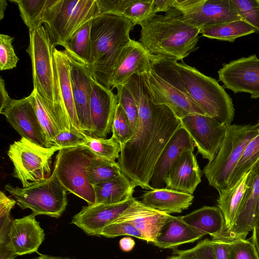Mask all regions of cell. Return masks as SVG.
Returning a JSON list of instances; mask_svg holds the SVG:
<instances>
[{
    "instance_id": "cell-1",
    "label": "cell",
    "mask_w": 259,
    "mask_h": 259,
    "mask_svg": "<svg viewBox=\"0 0 259 259\" xmlns=\"http://www.w3.org/2000/svg\"><path fill=\"white\" fill-rule=\"evenodd\" d=\"M137 104L139 117L134 134L121 147L117 163L122 173L136 186L152 190L150 182L155 164L181 120L166 105L152 101L142 74L124 84Z\"/></svg>"
},
{
    "instance_id": "cell-2",
    "label": "cell",
    "mask_w": 259,
    "mask_h": 259,
    "mask_svg": "<svg viewBox=\"0 0 259 259\" xmlns=\"http://www.w3.org/2000/svg\"><path fill=\"white\" fill-rule=\"evenodd\" d=\"M139 42L151 54L181 60L198 47L200 29L189 24L182 12L172 8L156 14L140 24Z\"/></svg>"
},
{
    "instance_id": "cell-3",
    "label": "cell",
    "mask_w": 259,
    "mask_h": 259,
    "mask_svg": "<svg viewBox=\"0 0 259 259\" xmlns=\"http://www.w3.org/2000/svg\"><path fill=\"white\" fill-rule=\"evenodd\" d=\"M136 25L123 17L99 15L92 20V57L89 67L94 78L111 89L113 72L119 57L132 40L130 32Z\"/></svg>"
},
{
    "instance_id": "cell-4",
    "label": "cell",
    "mask_w": 259,
    "mask_h": 259,
    "mask_svg": "<svg viewBox=\"0 0 259 259\" xmlns=\"http://www.w3.org/2000/svg\"><path fill=\"white\" fill-rule=\"evenodd\" d=\"M175 61L154 55L150 69L142 74L152 101L167 106L180 120L190 114L205 115L188 93Z\"/></svg>"
},
{
    "instance_id": "cell-5",
    "label": "cell",
    "mask_w": 259,
    "mask_h": 259,
    "mask_svg": "<svg viewBox=\"0 0 259 259\" xmlns=\"http://www.w3.org/2000/svg\"><path fill=\"white\" fill-rule=\"evenodd\" d=\"M26 49L31 62L33 89L46 103L61 132H76L66 121L61 110L57 93L53 52L55 46L42 25L29 30Z\"/></svg>"
},
{
    "instance_id": "cell-6",
    "label": "cell",
    "mask_w": 259,
    "mask_h": 259,
    "mask_svg": "<svg viewBox=\"0 0 259 259\" xmlns=\"http://www.w3.org/2000/svg\"><path fill=\"white\" fill-rule=\"evenodd\" d=\"M185 88L205 115L226 125L235 115L233 101L218 81L182 61L175 62Z\"/></svg>"
},
{
    "instance_id": "cell-7",
    "label": "cell",
    "mask_w": 259,
    "mask_h": 259,
    "mask_svg": "<svg viewBox=\"0 0 259 259\" xmlns=\"http://www.w3.org/2000/svg\"><path fill=\"white\" fill-rule=\"evenodd\" d=\"M258 133L255 124L227 125L218 153L203 169L209 185L219 191L229 187L232 174L244 149Z\"/></svg>"
},
{
    "instance_id": "cell-8",
    "label": "cell",
    "mask_w": 259,
    "mask_h": 259,
    "mask_svg": "<svg viewBox=\"0 0 259 259\" xmlns=\"http://www.w3.org/2000/svg\"><path fill=\"white\" fill-rule=\"evenodd\" d=\"M98 15L96 0H53L44 23L54 46L65 48L83 25Z\"/></svg>"
},
{
    "instance_id": "cell-9",
    "label": "cell",
    "mask_w": 259,
    "mask_h": 259,
    "mask_svg": "<svg viewBox=\"0 0 259 259\" xmlns=\"http://www.w3.org/2000/svg\"><path fill=\"white\" fill-rule=\"evenodd\" d=\"M5 189L14 197L21 208H29L35 215L58 218L68 203L67 191L59 181L54 170L49 178L31 183L26 187L7 184Z\"/></svg>"
},
{
    "instance_id": "cell-10",
    "label": "cell",
    "mask_w": 259,
    "mask_h": 259,
    "mask_svg": "<svg viewBox=\"0 0 259 259\" xmlns=\"http://www.w3.org/2000/svg\"><path fill=\"white\" fill-rule=\"evenodd\" d=\"M94 156L83 146L63 149L56 155L53 169L66 190L85 201L88 205L96 202L94 189L88 176Z\"/></svg>"
},
{
    "instance_id": "cell-11",
    "label": "cell",
    "mask_w": 259,
    "mask_h": 259,
    "mask_svg": "<svg viewBox=\"0 0 259 259\" xmlns=\"http://www.w3.org/2000/svg\"><path fill=\"white\" fill-rule=\"evenodd\" d=\"M61 150L57 146L47 148L22 138L10 145L8 155L14 165L13 176L23 187L41 181L52 175V157Z\"/></svg>"
},
{
    "instance_id": "cell-12",
    "label": "cell",
    "mask_w": 259,
    "mask_h": 259,
    "mask_svg": "<svg viewBox=\"0 0 259 259\" xmlns=\"http://www.w3.org/2000/svg\"><path fill=\"white\" fill-rule=\"evenodd\" d=\"M174 8L200 30L204 27L242 20L233 0H175Z\"/></svg>"
},
{
    "instance_id": "cell-13",
    "label": "cell",
    "mask_w": 259,
    "mask_h": 259,
    "mask_svg": "<svg viewBox=\"0 0 259 259\" xmlns=\"http://www.w3.org/2000/svg\"><path fill=\"white\" fill-rule=\"evenodd\" d=\"M181 126L190 135L197 152L211 161L218 153L225 137L227 126L213 117L190 114L180 119Z\"/></svg>"
},
{
    "instance_id": "cell-14",
    "label": "cell",
    "mask_w": 259,
    "mask_h": 259,
    "mask_svg": "<svg viewBox=\"0 0 259 259\" xmlns=\"http://www.w3.org/2000/svg\"><path fill=\"white\" fill-rule=\"evenodd\" d=\"M225 88L234 93H246L259 98V59L255 54L224 64L218 71Z\"/></svg>"
},
{
    "instance_id": "cell-15",
    "label": "cell",
    "mask_w": 259,
    "mask_h": 259,
    "mask_svg": "<svg viewBox=\"0 0 259 259\" xmlns=\"http://www.w3.org/2000/svg\"><path fill=\"white\" fill-rule=\"evenodd\" d=\"M0 113L22 138L42 147H52L27 97L21 99L11 98L1 106Z\"/></svg>"
},
{
    "instance_id": "cell-16",
    "label": "cell",
    "mask_w": 259,
    "mask_h": 259,
    "mask_svg": "<svg viewBox=\"0 0 259 259\" xmlns=\"http://www.w3.org/2000/svg\"><path fill=\"white\" fill-rule=\"evenodd\" d=\"M259 196V161L249 171V184L237 214L231 228L212 240L232 241L246 239L255 226L256 202Z\"/></svg>"
},
{
    "instance_id": "cell-17",
    "label": "cell",
    "mask_w": 259,
    "mask_h": 259,
    "mask_svg": "<svg viewBox=\"0 0 259 259\" xmlns=\"http://www.w3.org/2000/svg\"><path fill=\"white\" fill-rule=\"evenodd\" d=\"M117 104V96L112 90L93 78L90 102L92 137L106 138L110 133Z\"/></svg>"
},
{
    "instance_id": "cell-18",
    "label": "cell",
    "mask_w": 259,
    "mask_h": 259,
    "mask_svg": "<svg viewBox=\"0 0 259 259\" xmlns=\"http://www.w3.org/2000/svg\"><path fill=\"white\" fill-rule=\"evenodd\" d=\"M135 199L131 195L117 203L82 206L80 211L73 217L71 223L88 235L100 236L103 228L119 217Z\"/></svg>"
},
{
    "instance_id": "cell-19",
    "label": "cell",
    "mask_w": 259,
    "mask_h": 259,
    "mask_svg": "<svg viewBox=\"0 0 259 259\" xmlns=\"http://www.w3.org/2000/svg\"><path fill=\"white\" fill-rule=\"evenodd\" d=\"M53 56L57 97L61 110L71 127L76 131L82 132L73 98L70 59L65 50H59L55 48Z\"/></svg>"
},
{
    "instance_id": "cell-20",
    "label": "cell",
    "mask_w": 259,
    "mask_h": 259,
    "mask_svg": "<svg viewBox=\"0 0 259 259\" xmlns=\"http://www.w3.org/2000/svg\"><path fill=\"white\" fill-rule=\"evenodd\" d=\"M70 60L71 84L79 126L83 133L91 136L90 102L94 77L88 66Z\"/></svg>"
},
{
    "instance_id": "cell-21",
    "label": "cell",
    "mask_w": 259,
    "mask_h": 259,
    "mask_svg": "<svg viewBox=\"0 0 259 259\" xmlns=\"http://www.w3.org/2000/svg\"><path fill=\"white\" fill-rule=\"evenodd\" d=\"M154 56L139 41L132 39L123 49L115 65L111 80V90L124 85L133 75L149 71Z\"/></svg>"
},
{
    "instance_id": "cell-22",
    "label": "cell",
    "mask_w": 259,
    "mask_h": 259,
    "mask_svg": "<svg viewBox=\"0 0 259 259\" xmlns=\"http://www.w3.org/2000/svg\"><path fill=\"white\" fill-rule=\"evenodd\" d=\"M171 216L151 208L135 199L114 221L131 223L142 234L146 242L153 243Z\"/></svg>"
},
{
    "instance_id": "cell-23",
    "label": "cell",
    "mask_w": 259,
    "mask_h": 259,
    "mask_svg": "<svg viewBox=\"0 0 259 259\" xmlns=\"http://www.w3.org/2000/svg\"><path fill=\"white\" fill-rule=\"evenodd\" d=\"M33 213L12 221L10 234L11 248L17 255L37 252L45 239L44 230Z\"/></svg>"
},
{
    "instance_id": "cell-24",
    "label": "cell",
    "mask_w": 259,
    "mask_h": 259,
    "mask_svg": "<svg viewBox=\"0 0 259 259\" xmlns=\"http://www.w3.org/2000/svg\"><path fill=\"white\" fill-rule=\"evenodd\" d=\"M194 147L190 135L181 126L170 138L155 164L150 182L153 190L164 188V179L171 166L183 153L194 150Z\"/></svg>"
},
{
    "instance_id": "cell-25",
    "label": "cell",
    "mask_w": 259,
    "mask_h": 259,
    "mask_svg": "<svg viewBox=\"0 0 259 259\" xmlns=\"http://www.w3.org/2000/svg\"><path fill=\"white\" fill-rule=\"evenodd\" d=\"M201 177L194 150L187 151L169 169L164 179L165 188L193 195L201 181Z\"/></svg>"
},
{
    "instance_id": "cell-26",
    "label": "cell",
    "mask_w": 259,
    "mask_h": 259,
    "mask_svg": "<svg viewBox=\"0 0 259 259\" xmlns=\"http://www.w3.org/2000/svg\"><path fill=\"white\" fill-rule=\"evenodd\" d=\"M98 15H112L127 18L135 24L154 15V0H96Z\"/></svg>"
},
{
    "instance_id": "cell-27",
    "label": "cell",
    "mask_w": 259,
    "mask_h": 259,
    "mask_svg": "<svg viewBox=\"0 0 259 259\" xmlns=\"http://www.w3.org/2000/svg\"><path fill=\"white\" fill-rule=\"evenodd\" d=\"M141 202L145 205L167 214L181 213L192 204V194L167 189L148 190L143 193Z\"/></svg>"
},
{
    "instance_id": "cell-28",
    "label": "cell",
    "mask_w": 259,
    "mask_h": 259,
    "mask_svg": "<svg viewBox=\"0 0 259 259\" xmlns=\"http://www.w3.org/2000/svg\"><path fill=\"white\" fill-rule=\"evenodd\" d=\"M202 237L184 222L182 216L171 215L152 243L160 248L172 249L184 244L194 242Z\"/></svg>"
},
{
    "instance_id": "cell-29",
    "label": "cell",
    "mask_w": 259,
    "mask_h": 259,
    "mask_svg": "<svg viewBox=\"0 0 259 259\" xmlns=\"http://www.w3.org/2000/svg\"><path fill=\"white\" fill-rule=\"evenodd\" d=\"M182 218L202 237L209 235L214 238L222 233L225 227L224 218L218 206H204Z\"/></svg>"
},
{
    "instance_id": "cell-30",
    "label": "cell",
    "mask_w": 259,
    "mask_h": 259,
    "mask_svg": "<svg viewBox=\"0 0 259 259\" xmlns=\"http://www.w3.org/2000/svg\"><path fill=\"white\" fill-rule=\"evenodd\" d=\"M249 175V171L233 185L219 191L218 206L221 210L225 220V227L221 234L227 231L234 221L248 186Z\"/></svg>"
},
{
    "instance_id": "cell-31",
    "label": "cell",
    "mask_w": 259,
    "mask_h": 259,
    "mask_svg": "<svg viewBox=\"0 0 259 259\" xmlns=\"http://www.w3.org/2000/svg\"><path fill=\"white\" fill-rule=\"evenodd\" d=\"M136 186L123 173L118 177L93 186L95 204H111L122 202L133 194Z\"/></svg>"
},
{
    "instance_id": "cell-32",
    "label": "cell",
    "mask_w": 259,
    "mask_h": 259,
    "mask_svg": "<svg viewBox=\"0 0 259 259\" xmlns=\"http://www.w3.org/2000/svg\"><path fill=\"white\" fill-rule=\"evenodd\" d=\"M92 20L83 25L70 38L64 48L71 60L88 67L92 57L91 30Z\"/></svg>"
},
{
    "instance_id": "cell-33",
    "label": "cell",
    "mask_w": 259,
    "mask_h": 259,
    "mask_svg": "<svg viewBox=\"0 0 259 259\" xmlns=\"http://www.w3.org/2000/svg\"><path fill=\"white\" fill-rule=\"evenodd\" d=\"M256 32L253 26L243 20L203 28L200 33L206 37L234 42L238 38Z\"/></svg>"
},
{
    "instance_id": "cell-34",
    "label": "cell",
    "mask_w": 259,
    "mask_h": 259,
    "mask_svg": "<svg viewBox=\"0 0 259 259\" xmlns=\"http://www.w3.org/2000/svg\"><path fill=\"white\" fill-rule=\"evenodd\" d=\"M16 203L15 199L0 192V259H12L16 256L10 247L9 234L13 221L10 212Z\"/></svg>"
},
{
    "instance_id": "cell-35",
    "label": "cell",
    "mask_w": 259,
    "mask_h": 259,
    "mask_svg": "<svg viewBox=\"0 0 259 259\" xmlns=\"http://www.w3.org/2000/svg\"><path fill=\"white\" fill-rule=\"evenodd\" d=\"M10 2L17 5L20 16L30 30L42 26L47 9L53 0H10Z\"/></svg>"
},
{
    "instance_id": "cell-36",
    "label": "cell",
    "mask_w": 259,
    "mask_h": 259,
    "mask_svg": "<svg viewBox=\"0 0 259 259\" xmlns=\"http://www.w3.org/2000/svg\"><path fill=\"white\" fill-rule=\"evenodd\" d=\"M27 97L33 107L39 123L51 147H53L54 140L61 131L50 109L36 90L33 89Z\"/></svg>"
},
{
    "instance_id": "cell-37",
    "label": "cell",
    "mask_w": 259,
    "mask_h": 259,
    "mask_svg": "<svg viewBox=\"0 0 259 259\" xmlns=\"http://www.w3.org/2000/svg\"><path fill=\"white\" fill-rule=\"evenodd\" d=\"M122 174L116 161H110L94 156L88 170V179L92 185L116 178Z\"/></svg>"
},
{
    "instance_id": "cell-38",
    "label": "cell",
    "mask_w": 259,
    "mask_h": 259,
    "mask_svg": "<svg viewBox=\"0 0 259 259\" xmlns=\"http://www.w3.org/2000/svg\"><path fill=\"white\" fill-rule=\"evenodd\" d=\"M81 146L87 148L95 156L112 162L118 159L121 151L120 144L112 137L106 139L86 135V140Z\"/></svg>"
},
{
    "instance_id": "cell-39",
    "label": "cell",
    "mask_w": 259,
    "mask_h": 259,
    "mask_svg": "<svg viewBox=\"0 0 259 259\" xmlns=\"http://www.w3.org/2000/svg\"><path fill=\"white\" fill-rule=\"evenodd\" d=\"M259 161V133L248 144L231 176L229 187L249 172Z\"/></svg>"
},
{
    "instance_id": "cell-40",
    "label": "cell",
    "mask_w": 259,
    "mask_h": 259,
    "mask_svg": "<svg viewBox=\"0 0 259 259\" xmlns=\"http://www.w3.org/2000/svg\"><path fill=\"white\" fill-rule=\"evenodd\" d=\"M172 254L163 259H217L213 241L208 239L201 241L190 249H175Z\"/></svg>"
},
{
    "instance_id": "cell-41",
    "label": "cell",
    "mask_w": 259,
    "mask_h": 259,
    "mask_svg": "<svg viewBox=\"0 0 259 259\" xmlns=\"http://www.w3.org/2000/svg\"><path fill=\"white\" fill-rule=\"evenodd\" d=\"M117 89L118 103L120 105L130 122L133 134L137 124L139 111L135 99L125 84L120 85Z\"/></svg>"
},
{
    "instance_id": "cell-42",
    "label": "cell",
    "mask_w": 259,
    "mask_h": 259,
    "mask_svg": "<svg viewBox=\"0 0 259 259\" xmlns=\"http://www.w3.org/2000/svg\"><path fill=\"white\" fill-rule=\"evenodd\" d=\"M112 137L120 144L124 145L133 135L130 122L120 105L118 103L113 120Z\"/></svg>"
},
{
    "instance_id": "cell-43",
    "label": "cell",
    "mask_w": 259,
    "mask_h": 259,
    "mask_svg": "<svg viewBox=\"0 0 259 259\" xmlns=\"http://www.w3.org/2000/svg\"><path fill=\"white\" fill-rule=\"evenodd\" d=\"M241 19L259 33V0H233Z\"/></svg>"
},
{
    "instance_id": "cell-44",
    "label": "cell",
    "mask_w": 259,
    "mask_h": 259,
    "mask_svg": "<svg viewBox=\"0 0 259 259\" xmlns=\"http://www.w3.org/2000/svg\"><path fill=\"white\" fill-rule=\"evenodd\" d=\"M13 37L7 34H0V70L12 69L17 66L19 59L13 45Z\"/></svg>"
},
{
    "instance_id": "cell-45",
    "label": "cell",
    "mask_w": 259,
    "mask_h": 259,
    "mask_svg": "<svg viewBox=\"0 0 259 259\" xmlns=\"http://www.w3.org/2000/svg\"><path fill=\"white\" fill-rule=\"evenodd\" d=\"M131 236L145 240L142 234L132 224L127 222L113 221L103 228L100 234L107 238H114L120 236Z\"/></svg>"
},
{
    "instance_id": "cell-46",
    "label": "cell",
    "mask_w": 259,
    "mask_h": 259,
    "mask_svg": "<svg viewBox=\"0 0 259 259\" xmlns=\"http://www.w3.org/2000/svg\"><path fill=\"white\" fill-rule=\"evenodd\" d=\"M228 259H259V257L252 242L241 239L231 241Z\"/></svg>"
},
{
    "instance_id": "cell-47",
    "label": "cell",
    "mask_w": 259,
    "mask_h": 259,
    "mask_svg": "<svg viewBox=\"0 0 259 259\" xmlns=\"http://www.w3.org/2000/svg\"><path fill=\"white\" fill-rule=\"evenodd\" d=\"M86 135L82 132H61L54 140L52 145L61 149L81 146L86 140Z\"/></svg>"
},
{
    "instance_id": "cell-48",
    "label": "cell",
    "mask_w": 259,
    "mask_h": 259,
    "mask_svg": "<svg viewBox=\"0 0 259 259\" xmlns=\"http://www.w3.org/2000/svg\"><path fill=\"white\" fill-rule=\"evenodd\" d=\"M213 241L216 258L228 259L231 249V241L220 240Z\"/></svg>"
},
{
    "instance_id": "cell-49",
    "label": "cell",
    "mask_w": 259,
    "mask_h": 259,
    "mask_svg": "<svg viewBox=\"0 0 259 259\" xmlns=\"http://www.w3.org/2000/svg\"><path fill=\"white\" fill-rule=\"evenodd\" d=\"M175 0H154L153 14L158 12H166L174 8Z\"/></svg>"
},
{
    "instance_id": "cell-50",
    "label": "cell",
    "mask_w": 259,
    "mask_h": 259,
    "mask_svg": "<svg viewBox=\"0 0 259 259\" xmlns=\"http://www.w3.org/2000/svg\"><path fill=\"white\" fill-rule=\"evenodd\" d=\"M135 245V241L131 237H126L122 238L119 241L120 249L125 252L131 251Z\"/></svg>"
},
{
    "instance_id": "cell-51",
    "label": "cell",
    "mask_w": 259,
    "mask_h": 259,
    "mask_svg": "<svg viewBox=\"0 0 259 259\" xmlns=\"http://www.w3.org/2000/svg\"><path fill=\"white\" fill-rule=\"evenodd\" d=\"M10 97L6 89L5 83L4 79L1 76L0 77V101L1 106H3L10 99Z\"/></svg>"
},
{
    "instance_id": "cell-52",
    "label": "cell",
    "mask_w": 259,
    "mask_h": 259,
    "mask_svg": "<svg viewBox=\"0 0 259 259\" xmlns=\"http://www.w3.org/2000/svg\"><path fill=\"white\" fill-rule=\"evenodd\" d=\"M252 231L251 242L259 257V225L254 226Z\"/></svg>"
},
{
    "instance_id": "cell-53",
    "label": "cell",
    "mask_w": 259,
    "mask_h": 259,
    "mask_svg": "<svg viewBox=\"0 0 259 259\" xmlns=\"http://www.w3.org/2000/svg\"><path fill=\"white\" fill-rule=\"evenodd\" d=\"M8 4L6 0H0V19L2 20L4 17L5 11Z\"/></svg>"
},
{
    "instance_id": "cell-54",
    "label": "cell",
    "mask_w": 259,
    "mask_h": 259,
    "mask_svg": "<svg viewBox=\"0 0 259 259\" xmlns=\"http://www.w3.org/2000/svg\"><path fill=\"white\" fill-rule=\"evenodd\" d=\"M33 259H71L66 257L55 256L50 255L39 254V255Z\"/></svg>"
},
{
    "instance_id": "cell-55",
    "label": "cell",
    "mask_w": 259,
    "mask_h": 259,
    "mask_svg": "<svg viewBox=\"0 0 259 259\" xmlns=\"http://www.w3.org/2000/svg\"><path fill=\"white\" fill-rule=\"evenodd\" d=\"M259 225V196L258 197L257 202H256V210H255V226H257Z\"/></svg>"
},
{
    "instance_id": "cell-56",
    "label": "cell",
    "mask_w": 259,
    "mask_h": 259,
    "mask_svg": "<svg viewBox=\"0 0 259 259\" xmlns=\"http://www.w3.org/2000/svg\"><path fill=\"white\" fill-rule=\"evenodd\" d=\"M255 124H256V125L257 127L258 131L259 132V119L258 120L257 123Z\"/></svg>"
},
{
    "instance_id": "cell-57",
    "label": "cell",
    "mask_w": 259,
    "mask_h": 259,
    "mask_svg": "<svg viewBox=\"0 0 259 259\" xmlns=\"http://www.w3.org/2000/svg\"><path fill=\"white\" fill-rule=\"evenodd\" d=\"M12 259H14V258H12Z\"/></svg>"
}]
</instances>
